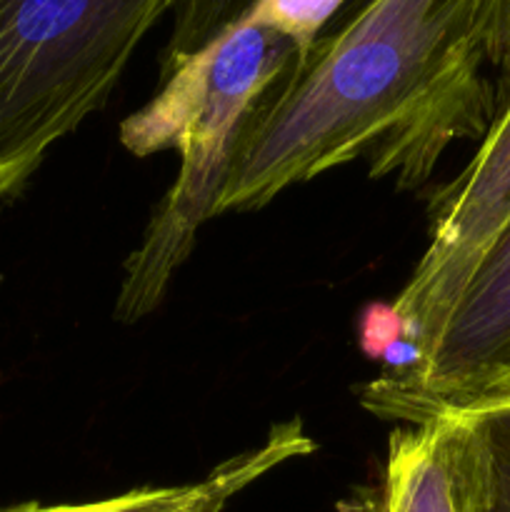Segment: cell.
Returning <instances> with one entry per match:
<instances>
[{
    "label": "cell",
    "mask_w": 510,
    "mask_h": 512,
    "mask_svg": "<svg viewBox=\"0 0 510 512\" xmlns=\"http://www.w3.org/2000/svg\"><path fill=\"white\" fill-rule=\"evenodd\" d=\"M508 100L510 0H345L250 110L218 215L355 158L370 178L420 188Z\"/></svg>",
    "instance_id": "6da1fadb"
},
{
    "label": "cell",
    "mask_w": 510,
    "mask_h": 512,
    "mask_svg": "<svg viewBox=\"0 0 510 512\" xmlns=\"http://www.w3.org/2000/svg\"><path fill=\"white\" fill-rule=\"evenodd\" d=\"M300 50L288 35L243 15L208 45L165 70L163 90L130 115L120 140L135 155L178 148L180 170L123 265L115 320L138 323L163 303L195 235L218 218L238 138L265 90Z\"/></svg>",
    "instance_id": "7a4b0ae2"
},
{
    "label": "cell",
    "mask_w": 510,
    "mask_h": 512,
    "mask_svg": "<svg viewBox=\"0 0 510 512\" xmlns=\"http://www.w3.org/2000/svg\"><path fill=\"white\" fill-rule=\"evenodd\" d=\"M178 0H0V200L103 108Z\"/></svg>",
    "instance_id": "3957f363"
},
{
    "label": "cell",
    "mask_w": 510,
    "mask_h": 512,
    "mask_svg": "<svg viewBox=\"0 0 510 512\" xmlns=\"http://www.w3.org/2000/svg\"><path fill=\"white\" fill-rule=\"evenodd\" d=\"M358 400L375 418L403 425L510 400V225L485 253L438 340L360 385Z\"/></svg>",
    "instance_id": "277c9868"
},
{
    "label": "cell",
    "mask_w": 510,
    "mask_h": 512,
    "mask_svg": "<svg viewBox=\"0 0 510 512\" xmlns=\"http://www.w3.org/2000/svg\"><path fill=\"white\" fill-rule=\"evenodd\" d=\"M508 225L510 100L480 140L475 158L433 195L428 248L390 308L398 343L408 350L398 363L418 358L438 340L485 253Z\"/></svg>",
    "instance_id": "5b68a950"
},
{
    "label": "cell",
    "mask_w": 510,
    "mask_h": 512,
    "mask_svg": "<svg viewBox=\"0 0 510 512\" xmlns=\"http://www.w3.org/2000/svg\"><path fill=\"white\" fill-rule=\"evenodd\" d=\"M480 510L483 453L473 415H440L390 435L375 512Z\"/></svg>",
    "instance_id": "8992f818"
},
{
    "label": "cell",
    "mask_w": 510,
    "mask_h": 512,
    "mask_svg": "<svg viewBox=\"0 0 510 512\" xmlns=\"http://www.w3.org/2000/svg\"><path fill=\"white\" fill-rule=\"evenodd\" d=\"M313 450L315 443L308 438L303 423L293 418L273 425L263 443L223 460L205 478L193 480V483L135 488L113 498L90 500V503H23L13 508H0V512H223L230 500L265 478L270 470L280 468L293 458H305Z\"/></svg>",
    "instance_id": "52a82bcc"
},
{
    "label": "cell",
    "mask_w": 510,
    "mask_h": 512,
    "mask_svg": "<svg viewBox=\"0 0 510 512\" xmlns=\"http://www.w3.org/2000/svg\"><path fill=\"white\" fill-rule=\"evenodd\" d=\"M483 453V510L510 512V400L475 410Z\"/></svg>",
    "instance_id": "ba28073f"
},
{
    "label": "cell",
    "mask_w": 510,
    "mask_h": 512,
    "mask_svg": "<svg viewBox=\"0 0 510 512\" xmlns=\"http://www.w3.org/2000/svg\"><path fill=\"white\" fill-rule=\"evenodd\" d=\"M343 3L345 0H255L250 18L288 35L300 53H305Z\"/></svg>",
    "instance_id": "9c48e42d"
}]
</instances>
